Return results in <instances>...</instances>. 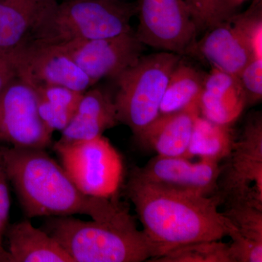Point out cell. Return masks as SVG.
Segmentation results:
<instances>
[{
  "instance_id": "6da1fadb",
  "label": "cell",
  "mask_w": 262,
  "mask_h": 262,
  "mask_svg": "<svg viewBox=\"0 0 262 262\" xmlns=\"http://www.w3.org/2000/svg\"><path fill=\"white\" fill-rule=\"evenodd\" d=\"M125 192L143 231L160 248L162 255L184 245L221 241L236 230L219 211L222 203L216 194L203 196L157 185L143 179L134 168Z\"/></svg>"
},
{
  "instance_id": "7a4b0ae2",
  "label": "cell",
  "mask_w": 262,
  "mask_h": 262,
  "mask_svg": "<svg viewBox=\"0 0 262 262\" xmlns=\"http://www.w3.org/2000/svg\"><path fill=\"white\" fill-rule=\"evenodd\" d=\"M0 152L10 184L28 218L82 214L106 222L129 213L117 198H96L82 192L46 149L0 144Z\"/></svg>"
},
{
  "instance_id": "3957f363",
  "label": "cell",
  "mask_w": 262,
  "mask_h": 262,
  "mask_svg": "<svg viewBox=\"0 0 262 262\" xmlns=\"http://www.w3.org/2000/svg\"><path fill=\"white\" fill-rule=\"evenodd\" d=\"M42 229L75 262L150 261L163 254L138 229L130 213L106 222H85L72 215L48 217Z\"/></svg>"
},
{
  "instance_id": "277c9868",
  "label": "cell",
  "mask_w": 262,
  "mask_h": 262,
  "mask_svg": "<svg viewBox=\"0 0 262 262\" xmlns=\"http://www.w3.org/2000/svg\"><path fill=\"white\" fill-rule=\"evenodd\" d=\"M136 13L137 5L121 0H63L48 10L26 41L61 46L115 37L132 30Z\"/></svg>"
},
{
  "instance_id": "5b68a950",
  "label": "cell",
  "mask_w": 262,
  "mask_h": 262,
  "mask_svg": "<svg viewBox=\"0 0 262 262\" xmlns=\"http://www.w3.org/2000/svg\"><path fill=\"white\" fill-rule=\"evenodd\" d=\"M181 59L180 55L165 51L141 56L115 78L119 122L127 125L136 139L159 117L169 78Z\"/></svg>"
},
{
  "instance_id": "8992f818",
  "label": "cell",
  "mask_w": 262,
  "mask_h": 262,
  "mask_svg": "<svg viewBox=\"0 0 262 262\" xmlns=\"http://www.w3.org/2000/svg\"><path fill=\"white\" fill-rule=\"evenodd\" d=\"M53 148L82 192L96 198H117L123 182V161L108 139L101 136L74 142L58 140Z\"/></svg>"
},
{
  "instance_id": "52a82bcc",
  "label": "cell",
  "mask_w": 262,
  "mask_h": 262,
  "mask_svg": "<svg viewBox=\"0 0 262 262\" xmlns=\"http://www.w3.org/2000/svg\"><path fill=\"white\" fill-rule=\"evenodd\" d=\"M207 31L191 53L203 57L215 70L237 76L254 57L262 58L261 0Z\"/></svg>"
},
{
  "instance_id": "ba28073f",
  "label": "cell",
  "mask_w": 262,
  "mask_h": 262,
  "mask_svg": "<svg viewBox=\"0 0 262 262\" xmlns=\"http://www.w3.org/2000/svg\"><path fill=\"white\" fill-rule=\"evenodd\" d=\"M222 165L216 195L221 203H239L262 209V119H250Z\"/></svg>"
},
{
  "instance_id": "9c48e42d",
  "label": "cell",
  "mask_w": 262,
  "mask_h": 262,
  "mask_svg": "<svg viewBox=\"0 0 262 262\" xmlns=\"http://www.w3.org/2000/svg\"><path fill=\"white\" fill-rule=\"evenodd\" d=\"M53 134L39 115L35 89L15 76L0 92V144L46 149Z\"/></svg>"
},
{
  "instance_id": "30bf717a",
  "label": "cell",
  "mask_w": 262,
  "mask_h": 262,
  "mask_svg": "<svg viewBox=\"0 0 262 262\" xmlns=\"http://www.w3.org/2000/svg\"><path fill=\"white\" fill-rule=\"evenodd\" d=\"M137 13L141 43L180 56L192 53L199 31L184 0H139Z\"/></svg>"
},
{
  "instance_id": "8fae6325",
  "label": "cell",
  "mask_w": 262,
  "mask_h": 262,
  "mask_svg": "<svg viewBox=\"0 0 262 262\" xmlns=\"http://www.w3.org/2000/svg\"><path fill=\"white\" fill-rule=\"evenodd\" d=\"M11 52L17 77L33 87L58 85L84 93L93 86L61 46L26 41Z\"/></svg>"
},
{
  "instance_id": "7c38bea8",
  "label": "cell",
  "mask_w": 262,
  "mask_h": 262,
  "mask_svg": "<svg viewBox=\"0 0 262 262\" xmlns=\"http://www.w3.org/2000/svg\"><path fill=\"white\" fill-rule=\"evenodd\" d=\"M144 45L132 30L115 37L73 41L61 45L93 85L101 79H115L142 56Z\"/></svg>"
},
{
  "instance_id": "4fadbf2b",
  "label": "cell",
  "mask_w": 262,
  "mask_h": 262,
  "mask_svg": "<svg viewBox=\"0 0 262 262\" xmlns=\"http://www.w3.org/2000/svg\"><path fill=\"white\" fill-rule=\"evenodd\" d=\"M221 163L201 160L196 163L184 157L157 155L142 168L134 170L157 185L200 195H215L222 166Z\"/></svg>"
},
{
  "instance_id": "5bb4252c",
  "label": "cell",
  "mask_w": 262,
  "mask_h": 262,
  "mask_svg": "<svg viewBox=\"0 0 262 262\" xmlns=\"http://www.w3.org/2000/svg\"><path fill=\"white\" fill-rule=\"evenodd\" d=\"M247 105L237 76L212 69L206 75L199 101L200 114L210 121L232 125Z\"/></svg>"
},
{
  "instance_id": "9a60e30c",
  "label": "cell",
  "mask_w": 262,
  "mask_h": 262,
  "mask_svg": "<svg viewBox=\"0 0 262 262\" xmlns=\"http://www.w3.org/2000/svg\"><path fill=\"white\" fill-rule=\"evenodd\" d=\"M118 123L114 98L102 90L89 89L82 94L73 117L61 132L59 141L90 140L103 136Z\"/></svg>"
},
{
  "instance_id": "2e32d148",
  "label": "cell",
  "mask_w": 262,
  "mask_h": 262,
  "mask_svg": "<svg viewBox=\"0 0 262 262\" xmlns=\"http://www.w3.org/2000/svg\"><path fill=\"white\" fill-rule=\"evenodd\" d=\"M199 107L160 115L139 137L141 146L163 157L186 158Z\"/></svg>"
},
{
  "instance_id": "e0dca14e",
  "label": "cell",
  "mask_w": 262,
  "mask_h": 262,
  "mask_svg": "<svg viewBox=\"0 0 262 262\" xmlns=\"http://www.w3.org/2000/svg\"><path fill=\"white\" fill-rule=\"evenodd\" d=\"M5 237L10 262H75L56 239L29 220L8 225Z\"/></svg>"
},
{
  "instance_id": "ac0fdd59",
  "label": "cell",
  "mask_w": 262,
  "mask_h": 262,
  "mask_svg": "<svg viewBox=\"0 0 262 262\" xmlns=\"http://www.w3.org/2000/svg\"><path fill=\"white\" fill-rule=\"evenodd\" d=\"M58 0H0V53L27 40L32 29Z\"/></svg>"
},
{
  "instance_id": "d6986e66",
  "label": "cell",
  "mask_w": 262,
  "mask_h": 262,
  "mask_svg": "<svg viewBox=\"0 0 262 262\" xmlns=\"http://www.w3.org/2000/svg\"><path fill=\"white\" fill-rule=\"evenodd\" d=\"M206 75L182 61L170 76L160 106V115L199 107Z\"/></svg>"
},
{
  "instance_id": "ffe728a7",
  "label": "cell",
  "mask_w": 262,
  "mask_h": 262,
  "mask_svg": "<svg viewBox=\"0 0 262 262\" xmlns=\"http://www.w3.org/2000/svg\"><path fill=\"white\" fill-rule=\"evenodd\" d=\"M236 139L231 125L215 123L200 115L194 122L186 158L198 157L221 163L230 155Z\"/></svg>"
},
{
  "instance_id": "44dd1931",
  "label": "cell",
  "mask_w": 262,
  "mask_h": 262,
  "mask_svg": "<svg viewBox=\"0 0 262 262\" xmlns=\"http://www.w3.org/2000/svg\"><path fill=\"white\" fill-rule=\"evenodd\" d=\"M34 89L37 92L38 111L42 121L52 132H61L73 117L83 93L58 85Z\"/></svg>"
},
{
  "instance_id": "7402d4cb",
  "label": "cell",
  "mask_w": 262,
  "mask_h": 262,
  "mask_svg": "<svg viewBox=\"0 0 262 262\" xmlns=\"http://www.w3.org/2000/svg\"><path fill=\"white\" fill-rule=\"evenodd\" d=\"M154 262H233L229 244L220 241H203L173 248Z\"/></svg>"
},
{
  "instance_id": "603a6c76",
  "label": "cell",
  "mask_w": 262,
  "mask_h": 262,
  "mask_svg": "<svg viewBox=\"0 0 262 262\" xmlns=\"http://www.w3.org/2000/svg\"><path fill=\"white\" fill-rule=\"evenodd\" d=\"M198 31L208 30L236 14L237 0H184Z\"/></svg>"
},
{
  "instance_id": "cb8c5ba5",
  "label": "cell",
  "mask_w": 262,
  "mask_h": 262,
  "mask_svg": "<svg viewBox=\"0 0 262 262\" xmlns=\"http://www.w3.org/2000/svg\"><path fill=\"white\" fill-rule=\"evenodd\" d=\"M223 214L246 238L262 243V209L245 203H227Z\"/></svg>"
},
{
  "instance_id": "d4e9b609",
  "label": "cell",
  "mask_w": 262,
  "mask_h": 262,
  "mask_svg": "<svg viewBox=\"0 0 262 262\" xmlns=\"http://www.w3.org/2000/svg\"><path fill=\"white\" fill-rule=\"evenodd\" d=\"M246 94L247 104H255L262 98V58L254 57L237 75Z\"/></svg>"
},
{
  "instance_id": "484cf974",
  "label": "cell",
  "mask_w": 262,
  "mask_h": 262,
  "mask_svg": "<svg viewBox=\"0 0 262 262\" xmlns=\"http://www.w3.org/2000/svg\"><path fill=\"white\" fill-rule=\"evenodd\" d=\"M10 181L4 160L0 152V262H10V256L4 246L5 232L9 225L10 210Z\"/></svg>"
},
{
  "instance_id": "4316f807",
  "label": "cell",
  "mask_w": 262,
  "mask_h": 262,
  "mask_svg": "<svg viewBox=\"0 0 262 262\" xmlns=\"http://www.w3.org/2000/svg\"><path fill=\"white\" fill-rule=\"evenodd\" d=\"M229 237L232 241L229 251L233 262L262 261V243L242 237L236 230Z\"/></svg>"
},
{
  "instance_id": "83f0119b",
  "label": "cell",
  "mask_w": 262,
  "mask_h": 262,
  "mask_svg": "<svg viewBox=\"0 0 262 262\" xmlns=\"http://www.w3.org/2000/svg\"><path fill=\"white\" fill-rule=\"evenodd\" d=\"M16 76L12 52L0 53V92Z\"/></svg>"
},
{
  "instance_id": "f1b7e54d",
  "label": "cell",
  "mask_w": 262,
  "mask_h": 262,
  "mask_svg": "<svg viewBox=\"0 0 262 262\" xmlns=\"http://www.w3.org/2000/svg\"><path fill=\"white\" fill-rule=\"evenodd\" d=\"M237 3H239V5L243 4V3H245V2L248 1V0H237Z\"/></svg>"
}]
</instances>
